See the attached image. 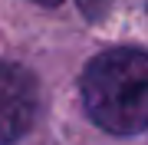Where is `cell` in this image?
I'll list each match as a JSON object with an SVG mask.
<instances>
[{"mask_svg":"<svg viewBox=\"0 0 148 145\" xmlns=\"http://www.w3.org/2000/svg\"><path fill=\"white\" fill-rule=\"evenodd\" d=\"M36 86L30 73L13 63H0V145L16 142L33 125Z\"/></svg>","mask_w":148,"mask_h":145,"instance_id":"obj_2","label":"cell"},{"mask_svg":"<svg viewBox=\"0 0 148 145\" xmlns=\"http://www.w3.org/2000/svg\"><path fill=\"white\" fill-rule=\"evenodd\" d=\"M36 3H46V7H53V3H59V0H36ZM79 3V10L89 16V20H99L102 13L109 10V0H76Z\"/></svg>","mask_w":148,"mask_h":145,"instance_id":"obj_3","label":"cell"},{"mask_svg":"<svg viewBox=\"0 0 148 145\" xmlns=\"http://www.w3.org/2000/svg\"><path fill=\"white\" fill-rule=\"evenodd\" d=\"M82 102L92 122L115 135L148 129V53L106 49L82 73Z\"/></svg>","mask_w":148,"mask_h":145,"instance_id":"obj_1","label":"cell"}]
</instances>
